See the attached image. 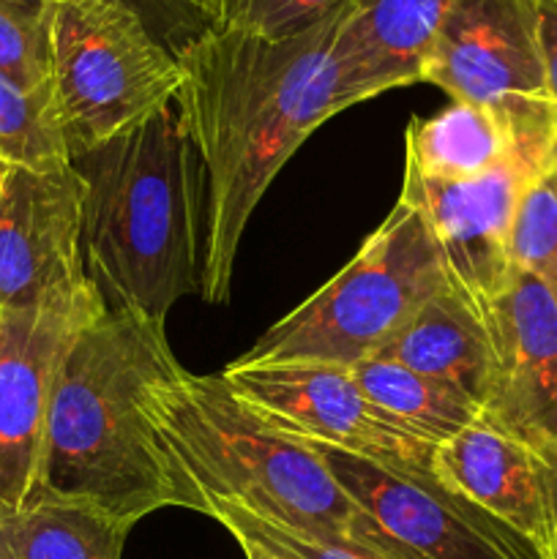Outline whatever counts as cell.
<instances>
[{
    "mask_svg": "<svg viewBox=\"0 0 557 559\" xmlns=\"http://www.w3.org/2000/svg\"><path fill=\"white\" fill-rule=\"evenodd\" d=\"M344 9L278 38L208 27L178 52L175 104L205 169L208 304H227L240 238L273 178L311 131L353 107L333 60Z\"/></svg>",
    "mask_w": 557,
    "mask_h": 559,
    "instance_id": "cell-1",
    "label": "cell"
},
{
    "mask_svg": "<svg viewBox=\"0 0 557 559\" xmlns=\"http://www.w3.org/2000/svg\"><path fill=\"white\" fill-rule=\"evenodd\" d=\"M180 369L164 322L109 306L87 320L55 377L36 495L87 502L129 527L162 508L202 513L147 415L153 388Z\"/></svg>",
    "mask_w": 557,
    "mask_h": 559,
    "instance_id": "cell-2",
    "label": "cell"
},
{
    "mask_svg": "<svg viewBox=\"0 0 557 559\" xmlns=\"http://www.w3.org/2000/svg\"><path fill=\"white\" fill-rule=\"evenodd\" d=\"M85 180V257L109 309L164 322L202 293L205 169L178 104L74 158Z\"/></svg>",
    "mask_w": 557,
    "mask_h": 559,
    "instance_id": "cell-3",
    "label": "cell"
},
{
    "mask_svg": "<svg viewBox=\"0 0 557 559\" xmlns=\"http://www.w3.org/2000/svg\"><path fill=\"white\" fill-rule=\"evenodd\" d=\"M147 415L205 516L233 502L315 540L353 546L364 511L311 448L262 424L218 374L175 371L151 391Z\"/></svg>",
    "mask_w": 557,
    "mask_h": 559,
    "instance_id": "cell-4",
    "label": "cell"
},
{
    "mask_svg": "<svg viewBox=\"0 0 557 559\" xmlns=\"http://www.w3.org/2000/svg\"><path fill=\"white\" fill-rule=\"evenodd\" d=\"M451 287L424 213L399 200L358 254L235 364L353 366L377 358L415 311Z\"/></svg>",
    "mask_w": 557,
    "mask_h": 559,
    "instance_id": "cell-5",
    "label": "cell"
},
{
    "mask_svg": "<svg viewBox=\"0 0 557 559\" xmlns=\"http://www.w3.org/2000/svg\"><path fill=\"white\" fill-rule=\"evenodd\" d=\"M49 91L71 162L173 104L183 69L134 0H44Z\"/></svg>",
    "mask_w": 557,
    "mask_h": 559,
    "instance_id": "cell-6",
    "label": "cell"
},
{
    "mask_svg": "<svg viewBox=\"0 0 557 559\" xmlns=\"http://www.w3.org/2000/svg\"><path fill=\"white\" fill-rule=\"evenodd\" d=\"M262 424L298 442L355 453L399 473H431L435 448L399 429L342 366H240L218 374Z\"/></svg>",
    "mask_w": 557,
    "mask_h": 559,
    "instance_id": "cell-7",
    "label": "cell"
},
{
    "mask_svg": "<svg viewBox=\"0 0 557 559\" xmlns=\"http://www.w3.org/2000/svg\"><path fill=\"white\" fill-rule=\"evenodd\" d=\"M91 289L82 175L74 164L9 167L0 189V309L71 304Z\"/></svg>",
    "mask_w": 557,
    "mask_h": 559,
    "instance_id": "cell-8",
    "label": "cell"
},
{
    "mask_svg": "<svg viewBox=\"0 0 557 559\" xmlns=\"http://www.w3.org/2000/svg\"><path fill=\"white\" fill-rule=\"evenodd\" d=\"M304 445L410 559H541L522 535L442 486L435 475L399 473L336 448Z\"/></svg>",
    "mask_w": 557,
    "mask_h": 559,
    "instance_id": "cell-9",
    "label": "cell"
},
{
    "mask_svg": "<svg viewBox=\"0 0 557 559\" xmlns=\"http://www.w3.org/2000/svg\"><path fill=\"white\" fill-rule=\"evenodd\" d=\"M107 309L102 289L44 309H0V513L33 500L44 426L60 360L87 320Z\"/></svg>",
    "mask_w": 557,
    "mask_h": 559,
    "instance_id": "cell-10",
    "label": "cell"
},
{
    "mask_svg": "<svg viewBox=\"0 0 557 559\" xmlns=\"http://www.w3.org/2000/svg\"><path fill=\"white\" fill-rule=\"evenodd\" d=\"M549 158H513L478 178L440 180L404 167L402 197L424 213L453 293L486 320L511 276V229L522 191Z\"/></svg>",
    "mask_w": 557,
    "mask_h": 559,
    "instance_id": "cell-11",
    "label": "cell"
},
{
    "mask_svg": "<svg viewBox=\"0 0 557 559\" xmlns=\"http://www.w3.org/2000/svg\"><path fill=\"white\" fill-rule=\"evenodd\" d=\"M420 82L437 85L451 102L557 115L533 0H453Z\"/></svg>",
    "mask_w": 557,
    "mask_h": 559,
    "instance_id": "cell-12",
    "label": "cell"
},
{
    "mask_svg": "<svg viewBox=\"0 0 557 559\" xmlns=\"http://www.w3.org/2000/svg\"><path fill=\"white\" fill-rule=\"evenodd\" d=\"M497 369L481 420L557 464V298L513 267L486 311Z\"/></svg>",
    "mask_w": 557,
    "mask_h": 559,
    "instance_id": "cell-13",
    "label": "cell"
},
{
    "mask_svg": "<svg viewBox=\"0 0 557 559\" xmlns=\"http://www.w3.org/2000/svg\"><path fill=\"white\" fill-rule=\"evenodd\" d=\"M431 473L522 535L541 559H557V464L486 420L435 448Z\"/></svg>",
    "mask_w": 557,
    "mask_h": 559,
    "instance_id": "cell-14",
    "label": "cell"
},
{
    "mask_svg": "<svg viewBox=\"0 0 557 559\" xmlns=\"http://www.w3.org/2000/svg\"><path fill=\"white\" fill-rule=\"evenodd\" d=\"M557 115L451 102L407 126L404 167L440 180L478 178L513 158H549Z\"/></svg>",
    "mask_w": 557,
    "mask_h": 559,
    "instance_id": "cell-15",
    "label": "cell"
},
{
    "mask_svg": "<svg viewBox=\"0 0 557 559\" xmlns=\"http://www.w3.org/2000/svg\"><path fill=\"white\" fill-rule=\"evenodd\" d=\"M451 5L453 0H349L333 60L353 107L418 85Z\"/></svg>",
    "mask_w": 557,
    "mask_h": 559,
    "instance_id": "cell-16",
    "label": "cell"
},
{
    "mask_svg": "<svg viewBox=\"0 0 557 559\" xmlns=\"http://www.w3.org/2000/svg\"><path fill=\"white\" fill-rule=\"evenodd\" d=\"M377 358L448 382L478 402L481 409L497 369L489 325L453 287L426 300Z\"/></svg>",
    "mask_w": 557,
    "mask_h": 559,
    "instance_id": "cell-17",
    "label": "cell"
},
{
    "mask_svg": "<svg viewBox=\"0 0 557 559\" xmlns=\"http://www.w3.org/2000/svg\"><path fill=\"white\" fill-rule=\"evenodd\" d=\"M129 530L96 506L36 495L0 513V559H120Z\"/></svg>",
    "mask_w": 557,
    "mask_h": 559,
    "instance_id": "cell-18",
    "label": "cell"
},
{
    "mask_svg": "<svg viewBox=\"0 0 557 559\" xmlns=\"http://www.w3.org/2000/svg\"><path fill=\"white\" fill-rule=\"evenodd\" d=\"M349 374L360 393L399 429L431 448L446 445L481 418V404L467 393L393 360L369 358L353 366Z\"/></svg>",
    "mask_w": 557,
    "mask_h": 559,
    "instance_id": "cell-19",
    "label": "cell"
},
{
    "mask_svg": "<svg viewBox=\"0 0 557 559\" xmlns=\"http://www.w3.org/2000/svg\"><path fill=\"white\" fill-rule=\"evenodd\" d=\"M0 158L9 167H69L63 129L49 87H25L0 74Z\"/></svg>",
    "mask_w": 557,
    "mask_h": 559,
    "instance_id": "cell-20",
    "label": "cell"
},
{
    "mask_svg": "<svg viewBox=\"0 0 557 559\" xmlns=\"http://www.w3.org/2000/svg\"><path fill=\"white\" fill-rule=\"evenodd\" d=\"M511 265L544 282L557 298V175L552 164L522 191L511 229Z\"/></svg>",
    "mask_w": 557,
    "mask_h": 559,
    "instance_id": "cell-21",
    "label": "cell"
},
{
    "mask_svg": "<svg viewBox=\"0 0 557 559\" xmlns=\"http://www.w3.org/2000/svg\"><path fill=\"white\" fill-rule=\"evenodd\" d=\"M0 74L25 87H49L44 0H0Z\"/></svg>",
    "mask_w": 557,
    "mask_h": 559,
    "instance_id": "cell-22",
    "label": "cell"
},
{
    "mask_svg": "<svg viewBox=\"0 0 557 559\" xmlns=\"http://www.w3.org/2000/svg\"><path fill=\"white\" fill-rule=\"evenodd\" d=\"M208 516L216 519L224 530H229L233 538L254 540L265 551H271L276 559H377L369 551L355 549V546L342 544H325V540H315L309 535L289 530L278 522H268V519L257 516V513L246 511V508L233 506V502H216L208 508Z\"/></svg>",
    "mask_w": 557,
    "mask_h": 559,
    "instance_id": "cell-23",
    "label": "cell"
},
{
    "mask_svg": "<svg viewBox=\"0 0 557 559\" xmlns=\"http://www.w3.org/2000/svg\"><path fill=\"white\" fill-rule=\"evenodd\" d=\"M344 3L349 0H224L218 27L278 38L315 25Z\"/></svg>",
    "mask_w": 557,
    "mask_h": 559,
    "instance_id": "cell-24",
    "label": "cell"
},
{
    "mask_svg": "<svg viewBox=\"0 0 557 559\" xmlns=\"http://www.w3.org/2000/svg\"><path fill=\"white\" fill-rule=\"evenodd\" d=\"M535 27H538V49L544 63L546 91L557 107V0H533Z\"/></svg>",
    "mask_w": 557,
    "mask_h": 559,
    "instance_id": "cell-25",
    "label": "cell"
},
{
    "mask_svg": "<svg viewBox=\"0 0 557 559\" xmlns=\"http://www.w3.org/2000/svg\"><path fill=\"white\" fill-rule=\"evenodd\" d=\"M169 3H178V5H183V9L194 11V14L205 16L208 27L222 25L224 0H169Z\"/></svg>",
    "mask_w": 557,
    "mask_h": 559,
    "instance_id": "cell-26",
    "label": "cell"
},
{
    "mask_svg": "<svg viewBox=\"0 0 557 559\" xmlns=\"http://www.w3.org/2000/svg\"><path fill=\"white\" fill-rule=\"evenodd\" d=\"M235 544L240 546V551H244L246 559H276L271 555V551H265L262 546H257L254 540H246V538H235Z\"/></svg>",
    "mask_w": 557,
    "mask_h": 559,
    "instance_id": "cell-27",
    "label": "cell"
},
{
    "mask_svg": "<svg viewBox=\"0 0 557 559\" xmlns=\"http://www.w3.org/2000/svg\"><path fill=\"white\" fill-rule=\"evenodd\" d=\"M549 164H552V169H555V175H557V134H555V140H552V151H549Z\"/></svg>",
    "mask_w": 557,
    "mask_h": 559,
    "instance_id": "cell-28",
    "label": "cell"
},
{
    "mask_svg": "<svg viewBox=\"0 0 557 559\" xmlns=\"http://www.w3.org/2000/svg\"><path fill=\"white\" fill-rule=\"evenodd\" d=\"M5 173H9V164L0 158V189H3V180H5Z\"/></svg>",
    "mask_w": 557,
    "mask_h": 559,
    "instance_id": "cell-29",
    "label": "cell"
}]
</instances>
